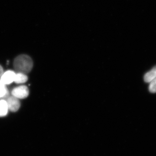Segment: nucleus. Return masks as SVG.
I'll list each match as a JSON object with an SVG mask.
<instances>
[{"instance_id": "obj_10", "label": "nucleus", "mask_w": 156, "mask_h": 156, "mask_svg": "<svg viewBox=\"0 0 156 156\" xmlns=\"http://www.w3.org/2000/svg\"><path fill=\"white\" fill-rule=\"evenodd\" d=\"M4 73V70H3V68L0 65V80H1V77H2Z\"/></svg>"}, {"instance_id": "obj_6", "label": "nucleus", "mask_w": 156, "mask_h": 156, "mask_svg": "<svg viewBox=\"0 0 156 156\" xmlns=\"http://www.w3.org/2000/svg\"><path fill=\"white\" fill-rule=\"evenodd\" d=\"M156 78V66L144 75V80L146 83H150Z\"/></svg>"}, {"instance_id": "obj_7", "label": "nucleus", "mask_w": 156, "mask_h": 156, "mask_svg": "<svg viewBox=\"0 0 156 156\" xmlns=\"http://www.w3.org/2000/svg\"><path fill=\"white\" fill-rule=\"evenodd\" d=\"M28 80V77L26 74L17 73H16L14 82L17 84H22L26 83Z\"/></svg>"}, {"instance_id": "obj_1", "label": "nucleus", "mask_w": 156, "mask_h": 156, "mask_svg": "<svg viewBox=\"0 0 156 156\" xmlns=\"http://www.w3.org/2000/svg\"><path fill=\"white\" fill-rule=\"evenodd\" d=\"M14 69L17 73H28L33 67V62L29 56L21 55L17 56L14 62Z\"/></svg>"}, {"instance_id": "obj_3", "label": "nucleus", "mask_w": 156, "mask_h": 156, "mask_svg": "<svg viewBox=\"0 0 156 156\" xmlns=\"http://www.w3.org/2000/svg\"><path fill=\"white\" fill-rule=\"evenodd\" d=\"M5 100L7 101L9 111L12 112H16L18 110L20 106L19 99L12 95L11 96H8Z\"/></svg>"}, {"instance_id": "obj_2", "label": "nucleus", "mask_w": 156, "mask_h": 156, "mask_svg": "<svg viewBox=\"0 0 156 156\" xmlns=\"http://www.w3.org/2000/svg\"><path fill=\"white\" fill-rule=\"evenodd\" d=\"M29 94L28 88L25 86H20L15 87L12 90L11 95L18 99H24L28 97Z\"/></svg>"}, {"instance_id": "obj_8", "label": "nucleus", "mask_w": 156, "mask_h": 156, "mask_svg": "<svg viewBox=\"0 0 156 156\" xmlns=\"http://www.w3.org/2000/svg\"><path fill=\"white\" fill-rule=\"evenodd\" d=\"M9 96V92L6 85L0 81V99L6 98Z\"/></svg>"}, {"instance_id": "obj_4", "label": "nucleus", "mask_w": 156, "mask_h": 156, "mask_svg": "<svg viewBox=\"0 0 156 156\" xmlns=\"http://www.w3.org/2000/svg\"><path fill=\"white\" fill-rule=\"evenodd\" d=\"M16 73L12 70H8L4 72L0 81L5 85H9L14 82Z\"/></svg>"}, {"instance_id": "obj_5", "label": "nucleus", "mask_w": 156, "mask_h": 156, "mask_svg": "<svg viewBox=\"0 0 156 156\" xmlns=\"http://www.w3.org/2000/svg\"><path fill=\"white\" fill-rule=\"evenodd\" d=\"M9 110L7 101L4 99H0V117L5 116Z\"/></svg>"}, {"instance_id": "obj_9", "label": "nucleus", "mask_w": 156, "mask_h": 156, "mask_svg": "<svg viewBox=\"0 0 156 156\" xmlns=\"http://www.w3.org/2000/svg\"><path fill=\"white\" fill-rule=\"evenodd\" d=\"M149 90L151 93H156V78L150 83L149 86Z\"/></svg>"}]
</instances>
